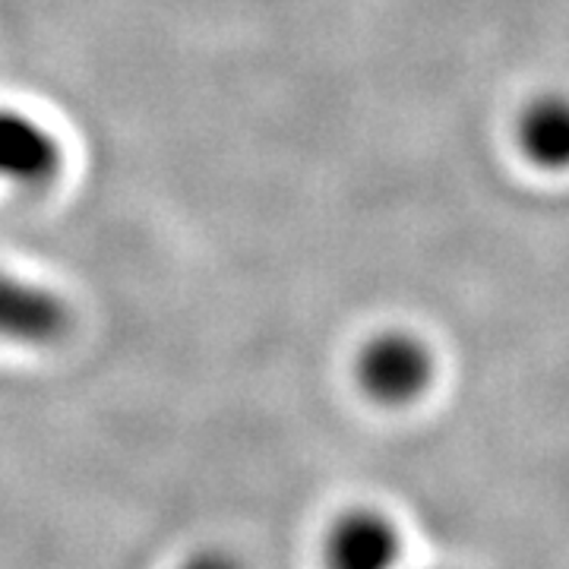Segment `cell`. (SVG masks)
<instances>
[{
	"label": "cell",
	"instance_id": "6da1fadb",
	"mask_svg": "<svg viewBox=\"0 0 569 569\" xmlns=\"http://www.w3.org/2000/svg\"><path fill=\"white\" fill-rule=\"evenodd\" d=\"M358 380L383 406L415 402L433 380V358L415 336L383 332L358 358Z\"/></svg>",
	"mask_w": 569,
	"mask_h": 569
},
{
	"label": "cell",
	"instance_id": "7a4b0ae2",
	"mask_svg": "<svg viewBox=\"0 0 569 569\" xmlns=\"http://www.w3.org/2000/svg\"><path fill=\"white\" fill-rule=\"evenodd\" d=\"M70 329V307L44 284L0 269V342L41 348L61 342Z\"/></svg>",
	"mask_w": 569,
	"mask_h": 569
},
{
	"label": "cell",
	"instance_id": "3957f363",
	"mask_svg": "<svg viewBox=\"0 0 569 569\" xmlns=\"http://www.w3.org/2000/svg\"><path fill=\"white\" fill-rule=\"evenodd\" d=\"M402 538L377 509H348L326 535V569H396Z\"/></svg>",
	"mask_w": 569,
	"mask_h": 569
},
{
	"label": "cell",
	"instance_id": "277c9868",
	"mask_svg": "<svg viewBox=\"0 0 569 569\" xmlns=\"http://www.w3.org/2000/svg\"><path fill=\"white\" fill-rule=\"evenodd\" d=\"M61 164V142L48 127L22 111H0V181L36 190L54 181Z\"/></svg>",
	"mask_w": 569,
	"mask_h": 569
},
{
	"label": "cell",
	"instance_id": "5b68a950",
	"mask_svg": "<svg viewBox=\"0 0 569 569\" xmlns=\"http://www.w3.org/2000/svg\"><path fill=\"white\" fill-rule=\"evenodd\" d=\"M522 152L538 168L567 171L569 168V99L548 96L529 104L526 118L519 123Z\"/></svg>",
	"mask_w": 569,
	"mask_h": 569
},
{
	"label": "cell",
	"instance_id": "8992f818",
	"mask_svg": "<svg viewBox=\"0 0 569 569\" xmlns=\"http://www.w3.org/2000/svg\"><path fill=\"white\" fill-rule=\"evenodd\" d=\"M181 569H244L231 553L224 550H203L197 557H190Z\"/></svg>",
	"mask_w": 569,
	"mask_h": 569
}]
</instances>
